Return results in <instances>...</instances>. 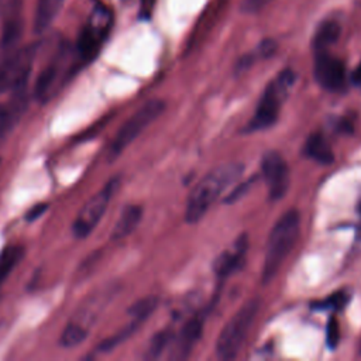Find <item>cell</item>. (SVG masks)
Listing matches in <instances>:
<instances>
[{"mask_svg": "<svg viewBox=\"0 0 361 361\" xmlns=\"http://www.w3.org/2000/svg\"><path fill=\"white\" fill-rule=\"evenodd\" d=\"M341 34V25L336 20H324L316 30L313 37V48L316 52L327 51L334 45Z\"/></svg>", "mask_w": 361, "mask_h": 361, "instance_id": "cell-17", "label": "cell"}, {"mask_svg": "<svg viewBox=\"0 0 361 361\" xmlns=\"http://www.w3.org/2000/svg\"><path fill=\"white\" fill-rule=\"evenodd\" d=\"M0 162H1V159H0Z\"/></svg>", "mask_w": 361, "mask_h": 361, "instance_id": "cell-29", "label": "cell"}, {"mask_svg": "<svg viewBox=\"0 0 361 361\" xmlns=\"http://www.w3.org/2000/svg\"><path fill=\"white\" fill-rule=\"evenodd\" d=\"M353 82H354V85H355L357 87L361 89V62L358 63V66L355 68V71H354V73H353Z\"/></svg>", "mask_w": 361, "mask_h": 361, "instance_id": "cell-28", "label": "cell"}, {"mask_svg": "<svg viewBox=\"0 0 361 361\" xmlns=\"http://www.w3.org/2000/svg\"><path fill=\"white\" fill-rule=\"evenodd\" d=\"M21 16V0H0L1 21Z\"/></svg>", "mask_w": 361, "mask_h": 361, "instance_id": "cell-23", "label": "cell"}, {"mask_svg": "<svg viewBox=\"0 0 361 361\" xmlns=\"http://www.w3.org/2000/svg\"><path fill=\"white\" fill-rule=\"evenodd\" d=\"M248 248V241L247 235L243 234L240 235L230 248L223 251L214 261L213 269L214 274L219 279H226L230 276L234 271L241 268L244 259H245V252Z\"/></svg>", "mask_w": 361, "mask_h": 361, "instance_id": "cell-11", "label": "cell"}, {"mask_svg": "<svg viewBox=\"0 0 361 361\" xmlns=\"http://www.w3.org/2000/svg\"><path fill=\"white\" fill-rule=\"evenodd\" d=\"M314 78L326 90L337 92L345 83V66L341 59L330 55L327 51L316 52Z\"/></svg>", "mask_w": 361, "mask_h": 361, "instance_id": "cell-10", "label": "cell"}, {"mask_svg": "<svg viewBox=\"0 0 361 361\" xmlns=\"http://www.w3.org/2000/svg\"><path fill=\"white\" fill-rule=\"evenodd\" d=\"M303 152L307 158H310L322 165H329L334 161V152H333L329 141L320 133H314L307 137V140L303 145Z\"/></svg>", "mask_w": 361, "mask_h": 361, "instance_id": "cell-15", "label": "cell"}, {"mask_svg": "<svg viewBox=\"0 0 361 361\" xmlns=\"http://www.w3.org/2000/svg\"><path fill=\"white\" fill-rule=\"evenodd\" d=\"M244 171L241 162H227L210 171L193 188L186 200L185 220L190 224L203 219L216 199L226 190L231 182L238 179Z\"/></svg>", "mask_w": 361, "mask_h": 361, "instance_id": "cell-1", "label": "cell"}, {"mask_svg": "<svg viewBox=\"0 0 361 361\" xmlns=\"http://www.w3.org/2000/svg\"><path fill=\"white\" fill-rule=\"evenodd\" d=\"M48 209V204L47 203H38V204H34L27 213H25V219L28 221H34L37 219H39Z\"/></svg>", "mask_w": 361, "mask_h": 361, "instance_id": "cell-27", "label": "cell"}, {"mask_svg": "<svg viewBox=\"0 0 361 361\" xmlns=\"http://www.w3.org/2000/svg\"><path fill=\"white\" fill-rule=\"evenodd\" d=\"M165 103L161 99H152L144 103L117 131L109 149V158L118 157L152 121L164 111Z\"/></svg>", "mask_w": 361, "mask_h": 361, "instance_id": "cell-7", "label": "cell"}, {"mask_svg": "<svg viewBox=\"0 0 361 361\" xmlns=\"http://www.w3.org/2000/svg\"><path fill=\"white\" fill-rule=\"evenodd\" d=\"M261 171L268 186L271 200H279L289 189V168L283 157L276 151H269L262 157Z\"/></svg>", "mask_w": 361, "mask_h": 361, "instance_id": "cell-9", "label": "cell"}, {"mask_svg": "<svg viewBox=\"0 0 361 361\" xmlns=\"http://www.w3.org/2000/svg\"><path fill=\"white\" fill-rule=\"evenodd\" d=\"M300 230V214L298 210H286L274 224L267 245L261 269L262 283H269L278 274L285 258L295 245Z\"/></svg>", "mask_w": 361, "mask_h": 361, "instance_id": "cell-2", "label": "cell"}, {"mask_svg": "<svg viewBox=\"0 0 361 361\" xmlns=\"http://www.w3.org/2000/svg\"><path fill=\"white\" fill-rule=\"evenodd\" d=\"M169 341H171V331L169 330L158 331L151 338V343H149V345L147 348V353H145V358H148V360L158 358L162 354V351L166 348Z\"/></svg>", "mask_w": 361, "mask_h": 361, "instance_id": "cell-22", "label": "cell"}, {"mask_svg": "<svg viewBox=\"0 0 361 361\" xmlns=\"http://www.w3.org/2000/svg\"><path fill=\"white\" fill-rule=\"evenodd\" d=\"M24 257V247L20 244L6 245L0 252V285L14 271Z\"/></svg>", "mask_w": 361, "mask_h": 361, "instance_id": "cell-18", "label": "cell"}, {"mask_svg": "<svg viewBox=\"0 0 361 361\" xmlns=\"http://www.w3.org/2000/svg\"><path fill=\"white\" fill-rule=\"evenodd\" d=\"M327 344L330 348H336L338 341H340V327H338V322L333 317L329 320L327 323Z\"/></svg>", "mask_w": 361, "mask_h": 361, "instance_id": "cell-24", "label": "cell"}, {"mask_svg": "<svg viewBox=\"0 0 361 361\" xmlns=\"http://www.w3.org/2000/svg\"><path fill=\"white\" fill-rule=\"evenodd\" d=\"M157 306H158V298L157 296H145V298L137 300L128 309V314H130V317H135V319H140V320L145 322L149 317V314L155 310Z\"/></svg>", "mask_w": 361, "mask_h": 361, "instance_id": "cell-21", "label": "cell"}, {"mask_svg": "<svg viewBox=\"0 0 361 361\" xmlns=\"http://www.w3.org/2000/svg\"><path fill=\"white\" fill-rule=\"evenodd\" d=\"M87 334H89V329H86L82 324L75 323V322L71 320L65 326V329H63V331L61 334L59 343L65 348H73V347L82 344L86 340Z\"/></svg>", "mask_w": 361, "mask_h": 361, "instance_id": "cell-20", "label": "cell"}, {"mask_svg": "<svg viewBox=\"0 0 361 361\" xmlns=\"http://www.w3.org/2000/svg\"><path fill=\"white\" fill-rule=\"evenodd\" d=\"M76 62H79L78 56L72 59L69 49L65 47L58 48L37 76L34 85L35 99L39 103H48L73 73L78 66Z\"/></svg>", "mask_w": 361, "mask_h": 361, "instance_id": "cell-5", "label": "cell"}, {"mask_svg": "<svg viewBox=\"0 0 361 361\" xmlns=\"http://www.w3.org/2000/svg\"><path fill=\"white\" fill-rule=\"evenodd\" d=\"M141 217H142V207L140 204H127L121 210L113 227L111 238L113 240L126 238L128 234H131L137 228V226L141 221Z\"/></svg>", "mask_w": 361, "mask_h": 361, "instance_id": "cell-14", "label": "cell"}, {"mask_svg": "<svg viewBox=\"0 0 361 361\" xmlns=\"http://www.w3.org/2000/svg\"><path fill=\"white\" fill-rule=\"evenodd\" d=\"M65 0H38L34 13V30L37 32L45 31L58 16Z\"/></svg>", "mask_w": 361, "mask_h": 361, "instance_id": "cell-16", "label": "cell"}, {"mask_svg": "<svg viewBox=\"0 0 361 361\" xmlns=\"http://www.w3.org/2000/svg\"><path fill=\"white\" fill-rule=\"evenodd\" d=\"M272 0H243L241 1V10L244 13H257V11L262 10Z\"/></svg>", "mask_w": 361, "mask_h": 361, "instance_id": "cell-26", "label": "cell"}, {"mask_svg": "<svg viewBox=\"0 0 361 361\" xmlns=\"http://www.w3.org/2000/svg\"><path fill=\"white\" fill-rule=\"evenodd\" d=\"M144 322H141L140 319H135V317H131V320L124 326L121 327L118 331H116L113 336L104 338L99 345H97V351L100 353H107V351H111L113 348H116L117 345H120L123 341H126L127 338H130L138 329L140 326Z\"/></svg>", "mask_w": 361, "mask_h": 361, "instance_id": "cell-19", "label": "cell"}, {"mask_svg": "<svg viewBox=\"0 0 361 361\" xmlns=\"http://www.w3.org/2000/svg\"><path fill=\"white\" fill-rule=\"evenodd\" d=\"M295 83V72L292 69H283L279 72L264 89L258 104L255 107L252 118L245 127V133H255L267 130L274 126L279 117L281 107L288 97L290 87Z\"/></svg>", "mask_w": 361, "mask_h": 361, "instance_id": "cell-3", "label": "cell"}, {"mask_svg": "<svg viewBox=\"0 0 361 361\" xmlns=\"http://www.w3.org/2000/svg\"><path fill=\"white\" fill-rule=\"evenodd\" d=\"M259 309L258 299L245 302L224 324L216 341V354L221 360H233L238 354Z\"/></svg>", "mask_w": 361, "mask_h": 361, "instance_id": "cell-4", "label": "cell"}, {"mask_svg": "<svg viewBox=\"0 0 361 361\" xmlns=\"http://www.w3.org/2000/svg\"><path fill=\"white\" fill-rule=\"evenodd\" d=\"M110 27H111V13L103 4H96L92 8L78 37L75 54L79 62L86 63L96 58L103 42L109 35Z\"/></svg>", "mask_w": 361, "mask_h": 361, "instance_id": "cell-6", "label": "cell"}, {"mask_svg": "<svg viewBox=\"0 0 361 361\" xmlns=\"http://www.w3.org/2000/svg\"><path fill=\"white\" fill-rule=\"evenodd\" d=\"M202 331H203V316L196 314L192 319H189L178 334L172 358H180V360L186 358L190 354L195 344L199 341Z\"/></svg>", "mask_w": 361, "mask_h": 361, "instance_id": "cell-13", "label": "cell"}, {"mask_svg": "<svg viewBox=\"0 0 361 361\" xmlns=\"http://www.w3.org/2000/svg\"><path fill=\"white\" fill-rule=\"evenodd\" d=\"M345 303V295L344 293H334L331 296H329L324 300H320L319 303H313V307H319V309H327V307H341Z\"/></svg>", "mask_w": 361, "mask_h": 361, "instance_id": "cell-25", "label": "cell"}, {"mask_svg": "<svg viewBox=\"0 0 361 361\" xmlns=\"http://www.w3.org/2000/svg\"><path fill=\"white\" fill-rule=\"evenodd\" d=\"M118 185L120 179L117 176L111 178L99 192H96L85 203V206L79 210L72 223V234L75 235V238H86L96 228L103 214L106 213Z\"/></svg>", "mask_w": 361, "mask_h": 361, "instance_id": "cell-8", "label": "cell"}, {"mask_svg": "<svg viewBox=\"0 0 361 361\" xmlns=\"http://www.w3.org/2000/svg\"><path fill=\"white\" fill-rule=\"evenodd\" d=\"M27 106V87L11 92L8 100L0 103V142L18 123Z\"/></svg>", "mask_w": 361, "mask_h": 361, "instance_id": "cell-12", "label": "cell"}]
</instances>
